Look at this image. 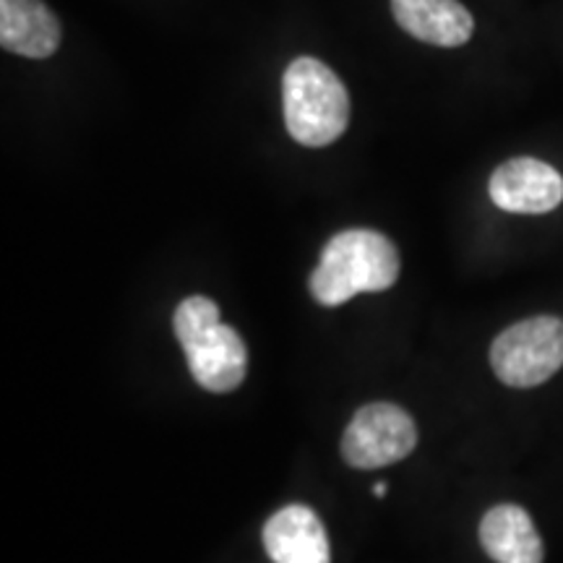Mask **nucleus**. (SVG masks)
Instances as JSON below:
<instances>
[{
    "label": "nucleus",
    "instance_id": "nucleus-1",
    "mask_svg": "<svg viewBox=\"0 0 563 563\" xmlns=\"http://www.w3.org/2000/svg\"><path fill=\"white\" fill-rule=\"evenodd\" d=\"M399 277V253L376 230H344L327 243L311 274V292L321 306L334 308L357 292H382Z\"/></svg>",
    "mask_w": 563,
    "mask_h": 563
},
{
    "label": "nucleus",
    "instance_id": "nucleus-8",
    "mask_svg": "<svg viewBox=\"0 0 563 563\" xmlns=\"http://www.w3.org/2000/svg\"><path fill=\"white\" fill-rule=\"evenodd\" d=\"M0 45L24 58H51L60 45V21L42 0H0Z\"/></svg>",
    "mask_w": 563,
    "mask_h": 563
},
{
    "label": "nucleus",
    "instance_id": "nucleus-11",
    "mask_svg": "<svg viewBox=\"0 0 563 563\" xmlns=\"http://www.w3.org/2000/svg\"><path fill=\"white\" fill-rule=\"evenodd\" d=\"M220 308L214 306V300L203 298V295H191L178 306L173 319L175 336H178L183 350H191L194 344H199L203 336L214 332L220 327Z\"/></svg>",
    "mask_w": 563,
    "mask_h": 563
},
{
    "label": "nucleus",
    "instance_id": "nucleus-4",
    "mask_svg": "<svg viewBox=\"0 0 563 563\" xmlns=\"http://www.w3.org/2000/svg\"><path fill=\"white\" fill-rule=\"evenodd\" d=\"M418 443V428L402 407L365 405L342 435V456L355 470H378L405 460Z\"/></svg>",
    "mask_w": 563,
    "mask_h": 563
},
{
    "label": "nucleus",
    "instance_id": "nucleus-10",
    "mask_svg": "<svg viewBox=\"0 0 563 563\" xmlns=\"http://www.w3.org/2000/svg\"><path fill=\"white\" fill-rule=\"evenodd\" d=\"M483 551L496 563H543L545 551L534 522L522 506H493L481 522Z\"/></svg>",
    "mask_w": 563,
    "mask_h": 563
},
{
    "label": "nucleus",
    "instance_id": "nucleus-7",
    "mask_svg": "<svg viewBox=\"0 0 563 563\" xmlns=\"http://www.w3.org/2000/svg\"><path fill=\"white\" fill-rule=\"evenodd\" d=\"M391 13L407 34L435 47H462L475 32L460 0H391Z\"/></svg>",
    "mask_w": 563,
    "mask_h": 563
},
{
    "label": "nucleus",
    "instance_id": "nucleus-12",
    "mask_svg": "<svg viewBox=\"0 0 563 563\" xmlns=\"http://www.w3.org/2000/svg\"><path fill=\"white\" fill-rule=\"evenodd\" d=\"M373 496H378V498L386 496V483H376V485H373Z\"/></svg>",
    "mask_w": 563,
    "mask_h": 563
},
{
    "label": "nucleus",
    "instance_id": "nucleus-2",
    "mask_svg": "<svg viewBox=\"0 0 563 563\" xmlns=\"http://www.w3.org/2000/svg\"><path fill=\"white\" fill-rule=\"evenodd\" d=\"M285 123L302 146H329L350 123V95L327 63L298 58L285 70Z\"/></svg>",
    "mask_w": 563,
    "mask_h": 563
},
{
    "label": "nucleus",
    "instance_id": "nucleus-9",
    "mask_svg": "<svg viewBox=\"0 0 563 563\" xmlns=\"http://www.w3.org/2000/svg\"><path fill=\"white\" fill-rule=\"evenodd\" d=\"M186 357L199 386L214 394L238 389L245 378V368H249V352H245L241 334L224 323L203 336L199 344H194L191 350H186Z\"/></svg>",
    "mask_w": 563,
    "mask_h": 563
},
{
    "label": "nucleus",
    "instance_id": "nucleus-3",
    "mask_svg": "<svg viewBox=\"0 0 563 563\" xmlns=\"http://www.w3.org/2000/svg\"><path fill=\"white\" fill-rule=\"evenodd\" d=\"M490 365L514 389L545 384L563 368V319L534 316L514 323L493 340Z\"/></svg>",
    "mask_w": 563,
    "mask_h": 563
},
{
    "label": "nucleus",
    "instance_id": "nucleus-5",
    "mask_svg": "<svg viewBox=\"0 0 563 563\" xmlns=\"http://www.w3.org/2000/svg\"><path fill=\"white\" fill-rule=\"evenodd\" d=\"M488 191L493 203L511 214H545L563 201V178L545 162L517 157L490 175Z\"/></svg>",
    "mask_w": 563,
    "mask_h": 563
},
{
    "label": "nucleus",
    "instance_id": "nucleus-6",
    "mask_svg": "<svg viewBox=\"0 0 563 563\" xmlns=\"http://www.w3.org/2000/svg\"><path fill=\"white\" fill-rule=\"evenodd\" d=\"M264 548L274 563H329L327 527L300 504L285 506L266 522Z\"/></svg>",
    "mask_w": 563,
    "mask_h": 563
}]
</instances>
